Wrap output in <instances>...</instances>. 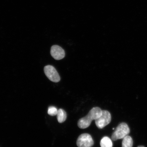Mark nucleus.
I'll return each mask as SVG.
<instances>
[{
  "instance_id": "f257e3e1",
  "label": "nucleus",
  "mask_w": 147,
  "mask_h": 147,
  "mask_svg": "<svg viewBox=\"0 0 147 147\" xmlns=\"http://www.w3.org/2000/svg\"><path fill=\"white\" fill-rule=\"evenodd\" d=\"M102 113V110L100 108L95 107L92 108L86 116L79 119L78 124V127L82 129L89 127L92 121L99 118Z\"/></svg>"
},
{
  "instance_id": "f03ea898",
  "label": "nucleus",
  "mask_w": 147,
  "mask_h": 147,
  "mask_svg": "<svg viewBox=\"0 0 147 147\" xmlns=\"http://www.w3.org/2000/svg\"><path fill=\"white\" fill-rule=\"evenodd\" d=\"M130 132V129L128 125L124 122L119 124L113 132L111 136V139L113 141L123 139L127 136Z\"/></svg>"
},
{
  "instance_id": "7ed1b4c3",
  "label": "nucleus",
  "mask_w": 147,
  "mask_h": 147,
  "mask_svg": "<svg viewBox=\"0 0 147 147\" xmlns=\"http://www.w3.org/2000/svg\"><path fill=\"white\" fill-rule=\"evenodd\" d=\"M111 120V115L109 112L107 110H102L100 116L95 120V124L97 127L102 129L109 124Z\"/></svg>"
},
{
  "instance_id": "20e7f679",
  "label": "nucleus",
  "mask_w": 147,
  "mask_h": 147,
  "mask_svg": "<svg viewBox=\"0 0 147 147\" xmlns=\"http://www.w3.org/2000/svg\"><path fill=\"white\" fill-rule=\"evenodd\" d=\"M94 142L91 136L88 134H83L78 137L76 144L78 147H91Z\"/></svg>"
},
{
  "instance_id": "39448f33",
  "label": "nucleus",
  "mask_w": 147,
  "mask_h": 147,
  "mask_svg": "<svg viewBox=\"0 0 147 147\" xmlns=\"http://www.w3.org/2000/svg\"><path fill=\"white\" fill-rule=\"evenodd\" d=\"M44 69L46 76L51 81L56 83L60 81V78L59 75L53 66H46Z\"/></svg>"
},
{
  "instance_id": "423d86ee",
  "label": "nucleus",
  "mask_w": 147,
  "mask_h": 147,
  "mask_svg": "<svg viewBox=\"0 0 147 147\" xmlns=\"http://www.w3.org/2000/svg\"><path fill=\"white\" fill-rule=\"evenodd\" d=\"M51 54L53 57L56 60H60L65 56V52L64 49L60 46L54 45L51 48Z\"/></svg>"
},
{
  "instance_id": "0eeeda50",
  "label": "nucleus",
  "mask_w": 147,
  "mask_h": 147,
  "mask_svg": "<svg viewBox=\"0 0 147 147\" xmlns=\"http://www.w3.org/2000/svg\"><path fill=\"white\" fill-rule=\"evenodd\" d=\"M57 119L59 123H63L66 120L67 118V114L66 112L62 109L58 110L57 114Z\"/></svg>"
},
{
  "instance_id": "6e6552de",
  "label": "nucleus",
  "mask_w": 147,
  "mask_h": 147,
  "mask_svg": "<svg viewBox=\"0 0 147 147\" xmlns=\"http://www.w3.org/2000/svg\"><path fill=\"white\" fill-rule=\"evenodd\" d=\"M101 147H113V143L111 139L108 137H104L100 142Z\"/></svg>"
},
{
  "instance_id": "1a4fd4ad",
  "label": "nucleus",
  "mask_w": 147,
  "mask_h": 147,
  "mask_svg": "<svg viewBox=\"0 0 147 147\" xmlns=\"http://www.w3.org/2000/svg\"><path fill=\"white\" fill-rule=\"evenodd\" d=\"M133 140L129 136H127L123 139L122 147H133Z\"/></svg>"
},
{
  "instance_id": "9d476101",
  "label": "nucleus",
  "mask_w": 147,
  "mask_h": 147,
  "mask_svg": "<svg viewBox=\"0 0 147 147\" xmlns=\"http://www.w3.org/2000/svg\"><path fill=\"white\" fill-rule=\"evenodd\" d=\"M58 110L54 106H51L49 107L48 110V113L50 115L54 116L57 115Z\"/></svg>"
},
{
  "instance_id": "9b49d317",
  "label": "nucleus",
  "mask_w": 147,
  "mask_h": 147,
  "mask_svg": "<svg viewBox=\"0 0 147 147\" xmlns=\"http://www.w3.org/2000/svg\"><path fill=\"white\" fill-rule=\"evenodd\" d=\"M137 147H145L143 146H138Z\"/></svg>"
},
{
  "instance_id": "f8f14e48",
  "label": "nucleus",
  "mask_w": 147,
  "mask_h": 147,
  "mask_svg": "<svg viewBox=\"0 0 147 147\" xmlns=\"http://www.w3.org/2000/svg\"><path fill=\"white\" fill-rule=\"evenodd\" d=\"M114 129H115V128H113V130H114Z\"/></svg>"
}]
</instances>
